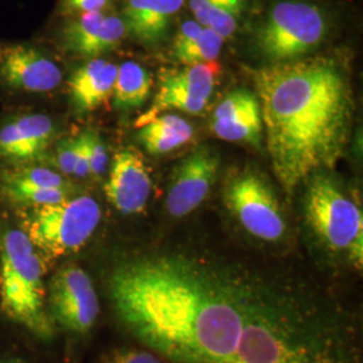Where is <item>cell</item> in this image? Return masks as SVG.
Returning a JSON list of instances; mask_svg holds the SVG:
<instances>
[{
  "label": "cell",
  "mask_w": 363,
  "mask_h": 363,
  "mask_svg": "<svg viewBox=\"0 0 363 363\" xmlns=\"http://www.w3.org/2000/svg\"><path fill=\"white\" fill-rule=\"evenodd\" d=\"M118 319L175 363H229L245 325L247 280L186 255L121 261L108 277Z\"/></svg>",
  "instance_id": "6da1fadb"
},
{
  "label": "cell",
  "mask_w": 363,
  "mask_h": 363,
  "mask_svg": "<svg viewBox=\"0 0 363 363\" xmlns=\"http://www.w3.org/2000/svg\"><path fill=\"white\" fill-rule=\"evenodd\" d=\"M273 174L288 194L337 167L350 140L354 96L343 66L303 57L250 69Z\"/></svg>",
  "instance_id": "7a4b0ae2"
},
{
  "label": "cell",
  "mask_w": 363,
  "mask_h": 363,
  "mask_svg": "<svg viewBox=\"0 0 363 363\" xmlns=\"http://www.w3.org/2000/svg\"><path fill=\"white\" fill-rule=\"evenodd\" d=\"M325 331L295 301L249 281L245 325L229 363H347Z\"/></svg>",
  "instance_id": "3957f363"
},
{
  "label": "cell",
  "mask_w": 363,
  "mask_h": 363,
  "mask_svg": "<svg viewBox=\"0 0 363 363\" xmlns=\"http://www.w3.org/2000/svg\"><path fill=\"white\" fill-rule=\"evenodd\" d=\"M0 308L35 337H52V319L46 310L43 261L26 233L19 229H7L0 235Z\"/></svg>",
  "instance_id": "277c9868"
},
{
  "label": "cell",
  "mask_w": 363,
  "mask_h": 363,
  "mask_svg": "<svg viewBox=\"0 0 363 363\" xmlns=\"http://www.w3.org/2000/svg\"><path fill=\"white\" fill-rule=\"evenodd\" d=\"M306 218L327 249L342 255L355 268H362V210L325 172L308 179Z\"/></svg>",
  "instance_id": "5b68a950"
},
{
  "label": "cell",
  "mask_w": 363,
  "mask_h": 363,
  "mask_svg": "<svg viewBox=\"0 0 363 363\" xmlns=\"http://www.w3.org/2000/svg\"><path fill=\"white\" fill-rule=\"evenodd\" d=\"M100 220L99 202L91 195H79L54 205L28 208L23 232L39 255L60 259L85 247Z\"/></svg>",
  "instance_id": "8992f818"
},
{
  "label": "cell",
  "mask_w": 363,
  "mask_h": 363,
  "mask_svg": "<svg viewBox=\"0 0 363 363\" xmlns=\"http://www.w3.org/2000/svg\"><path fill=\"white\" fill-rule=\"evenodd\" d=\"M327 31V18L316 4L281 0L259 23L255 42L268 64H281L307 57L323 43Z\"/></svg>",
  "instance_id": "52a82bcc"
},
{
  "label": "cell",
  "mask_w": 363,
  "mask_h": 363,
  "mask_svg": "<svg viewBox=\"0 0 363 363\" xmlns=\"http://www.w3.org/2000/svg\"><path fill=\"white\" fill-rule=\"evenodd\" d=\"M223 201L234 218L253 237L268 242L284 237L286 222L279 199L257 172L245 169L228 177Z\"/></svg>",
  "instance_id": "ba28073f"
},
{
  "label": "cell",
  "mask_w": 363,
  "mask_h": 363,
  "mask_svg": "<svg viewBox=\"0 0 363 363\" xmlns=\"http://www.w3.org/2000/svg\"><path fill=\"white\" fill-rule=\"evenodd\" d=\"M218 73L220 66L213 62L184 65L182 69L163 72L154 103L138 117L135 127H143L169 109L201 115L213 94Z\"/></svg>",
  "instance_id": "9c48e42d"
},
{
  "label": "cell",
  "mask_w": 363,
  "mask_h": 363,
  "mask_svg": "<svg viewBox=\"0 0 363 363\" xmlns=\"http://www.w3.org/2000/svg\"><path fill=\"white\" fill-rule=\"evenodd\" d=\"M49 304L54 320L76 334L88 333L100 313L91 279L79 267H66L52 277Z\"/></svg>",
  "instance_id": "30bf717a"
},
{
  "label": "cell",
  "mask_w": 363,
  "mask_h": 363,
  "mask_svg": "<svg viewBox=\"0 0 363 363\" xmlns=\"http://www.w3.org/2000/svg\"><path fill=\"white\" fill-rule=\"evenodd\" d=\"M220 169V156L206 144L195 148L172 169L166 208L181 218L199 208L210 194Z\"/></svg>",
  "instance_id": "8fae6325"
},
{
  "label": "cell",
  "mask_w": 363,
  "mask_h": 363,
  "mask_svg": "<svg viewBox=\"0 0 363 363\" xmlns=\"http://www.w3.org/2000/svg\"><path fill=\"white\" fill-rule=\"evenodd\" d=\"M0 81L26 93H49L62 82V72L49 55L28 43H0Z\"/></svg>",
  "instance_id": "7c38bea8"
},
{
  "label": "cell",
  "mask_w": 363,
  "mask_h": 363,
  "mask_svg": "<svg viewBox=\"0 0 363 363\" xmlns=\"http://www.w3.org/2000/svg\"><path fill=\"white\" fill-rule=\"evenodd\" d=\"M61 30V43L66 52L84 58H100L115 50L127 37V28L120 15L104 11L67 16Z\"/></svg>",
  "instance_id": "4fadbf2b"
},
{
  "label": "cell",
  "mask_w": 363,
  "mask_h": 363,
  "mask_svg": "<svg viewBox=\"0 0 363 363\" xmlns=\"http://www.w3.org/2000/svg\"><path fill=\"white\" fill-rule=\"evenodd\" d=\"M151 187V177L140 152L135 148L116 152L104 187L109 203L123 214H139L148 203Z\"/></svg>",
  "instance_id": "5bb4252c"
},
{
  "label": "cell",
  "mask_w": 363,
  "mask_h": 363,
  "mask_svg": "<svg viewBox=\"0 0 363 363\" xmlns=\"http://www.w3.org/2000/svg\"><path fill=\"white\" fill-rule=\"evenodd\" d=\"M54 138V123L43 113L16 117L0 128V159L27 163L45 155Z\"/></svg>",
  "instance_id": "9a60e30c"
},
{
  "label": "cell",
  "mask_w": 363,
  "mask_h": 363,
  "mask_svg": "<svg viewBox=\"0 0 363 363\" xmlns=\"http://www.w3.org/2000/svg\"><path fill=\"white\" fill-rule=\"evenodd\" d=\"M184 0H125L121 19L127 35L144 45H156L167 37L171 21Z\"/></svg>",
  "instance_id": "2e32d148"
},
{
  "label": "cell",
  "mask_w": 363,
  "mask_h": 363,
  "mask_svg": "<svg viewBox=\"0 0 363 363\" xmlns=\"http://www.w3.org/2000/svg\"><path fill=\"white\" fill-rule=\"evenodd\" d=\"M117 66L103 58H93L78 67L69 81L72 103L78 112H93L112 99Z\"/></svg>",
  "instance_id": "e0dca14e"
},
{
  "label": "cell",
  "mask_w": 363,
  "mask_h": 363,
  "mask_svg": "<svg viewBox=\"0 0 363 363\" xmlns=\"http://www.w3.org/2000/svg\"><path fill=\"white\" fill-rule=\"evenodd\" d=\"M138 136L148 154L162 155L189 143L194 136V130L181 116L162 113L140 127Z\"/></svg>",
  "instance_id": "ac0fdd59"
},
{
  "label": "cell",
  "mask_w": 363,
  "mask_h": 363,
  "mask_svg": "<svg viewBox=\"0 0 363 363\" xmlns=\"http://www.w3.org/2000/svg\"><path fill=\"white\" fill-rule=\"evenodd\" d=\"M245 0H190L189 6L195 21L210 27L222 38H230L235 33L245 10Z\"/></svg>",
  "instance_id": "d6986e66"
},
{
  "label": "cell",
  "mask_w": 363,
  "mask_h": 363,
  "mask_svg": "<svg viewBox=\"0 0 363 363\" xmlns=\"http://www.w3.org/2000/svg\"><path fill=\"white\" fill-rule=\"evenodd\" d=\"M152 77L150 72L136 62L127 61L117 66L116 81L113 86V105L120 111L136 109L151 96Z\"/></svg>",
  "instance_id": "ffe728a7"
},
{
  "label": "cell",
  "mask_w": 363,
  "mask_h": 363,
  "mask_svg": "<svg viewBox=\"0 0 363 363\" xmlns=\"http://www.w3.org/2000/svg\"><path fill=\"white\" fill-rule=\"evenodd\" d=\"M210 127L218 139L259 147L264 130L261 108L233 120H211Z\"/></svg>",
  "instance_id": "44dd1931"
},
{
  "label": "cell",
  "mask_w": 363,
  "mask_h": 363,
  "mask_svg": "<svg viewBox=\"0 0 363 363\" xmlns=\"http://www.w3.org/2000/svg\"><path fill=\"white\" fill-rule=\"evenodd\" d=\"M0 191L10 202L26 206L38 208L45 205H54L65 201L70 195V190L64 189H40L13 182L0 179Z\"/></svg>",
  "instance_id": "7402d4cb"
},
{
  "label": "cell",
  "mask_w": 363,
  "mask_h": 363,
  "mask_svg": "<svg viewBox=\"0 0 363 363\" xmlns=\"http://www.w3.org/2000/svg\"><path fill=\"white\" fill-rule=\"evenodd\" d=\"M223 38L210 27H203L196 38L179 50H174V57L183 65L210 64L220 57Z\"/></svg>",
  "instance_id": "603a6c76"
},
{
  "label": "cell",
  "mask_w": 363,
  "mask_h": 363,
  "mask_svg": "<svg viewBox=\"0 0 363 363\" xmlns=\"http://www.w3.org/2000/svg\"><path fill=\"white\" fill-rule=\"evenodd\" d=\"M1 181L13 182L40 189H64L72 191V183L55 169L48 167H22L6 169L0 174Z\"/></svg>",
  "instance_id": "cb8c5ba5"
},
{
  "label": "cell",
  "mask_w": 363,
  "mask_h": 363,
  "mask_svg": "<svg viewBox=\"0 0 363 363\" xmlns=\"http://www.w3.org/2000/svg\"><path fill=\"white\" fill-rule=\"evenodd\" d=\"M256 109H259V99L256 93L238 89L230 91L220 100L213 112L211 120H233Z\"/></svg>",
  "instance_id": "d4e9b609"
},
{
  "label": "cell",
  "mask_w": 363,
  "mask_h": 363,
  "mask_svg": "<svg viewBox=\"0 0 363 363\" xmlns=\"http://www.w3.org/2000/svg\"><path fill=\"white\" fill-rule=\"evenodd\" d=\"M84 135H85L86 147H88L91 175L94 178H100L104 175L108 167V154H106L105 143L96 130H85Z\"/></svg>",
  "instance_id": "484cf974"
},
{
  "label": "cell",
  "mask_w": 363,
  "mask_h": 363,
  "mask_svg": "<svg viewBox=\"0 0 363 363\" xmlns=\"http://www.w3.org/2000/svg\"><path fill=\"white\" fill-rule=\"evenodd\" d=\"M78 143L77 138L64 139L57 144L54 164L60 174L64 177H73L76 162H77Z\"/></svg>",
  "instance_id": "4316f807"
},
{
  "label": "cell",
  "mask_w": 363,
  "mask_h": 363,
  "mask_svg": "<svg viewBox=\"0 0 363 363\" xmlns=\"http://www.w3.org/2000/svg\"><path fill=\"white\" fill-rule=\"evenodd\" d=\"M112 0H61L60 13L72 16L78 13H94L108 10Z\"/></svg>",
  "instance_id": "83f0119b"
},
{
  "label": "cell",
  "mask_w": 363,
  "mask_h": 363,
  "mask_svg": "<svg viewBox=\"0 0 363 363\" xmlns=\"http://www.w3.org/2000/svg\"><path fill=\"white\" fill-rule=\"evenodd\" d=\"M203 26H201L196 21H186L182 23L178 34L174 40V46H172V52L174 50H179L182 48H184L186 45H189L193 39L196 38L199 35V33L202 31Z\"/></svg>",
  "instance_id": "f1b7e54d"
},
{
  "label": "cell",
  "mask_w": 363,
  "mask_h": 363,
  "mask_svg": "<svg viewBox=\"0 0 363 363\" xmlns=\"http://www.w3.org/2000/svg\"><path fill=\"white\" fill-rule=\"evenodd\" d=\"M108 363H160L155 355L143 350L120 351Z\"/></svg>",
  "instance_id": "f546056e"
},
{
  "label": "cell",
  "mask_w": 363,
  "mask_h": 363,
  "mask_svg": "<svg viewBox=\"0 0 363 363\" xmlns=\"http://www.w3.org/2000/svg\"><path fill=\"white\" fill-rule=\"evenodd\" d=\"M78 152L77 162H76V169H74V175L77 178H86L91 175V166H89V156H88V147H86V140L84 132L77 138Z\"/></svg>",
  "instance_id": "4dcf8cb0"
},
{
  "label": "cell",
  "mask_w": 363,
  "mask_h": 363,
  "mask_svg": "<svg viewBox=\"0 0 363 363\" xmlns=\"http://www.w3.org/2000/svg\"><path fill=\"white\" fill-rule=\"evenodd\" d=\"M1 363H16V362H13V361H9V362H1Z\"/></svg>",
  "instance_id": "1f68e13d"
}]
</instances>
